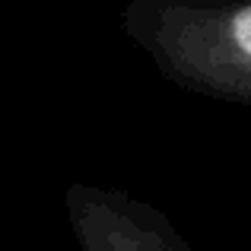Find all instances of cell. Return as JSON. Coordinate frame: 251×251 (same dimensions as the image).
I'll return each mask as SVG.
<instances>
[{"label":"cell","mask_w":251,"mask_h":251,"mask_svg":"<svg viewBox=\"0 0 251 251\" xmlns=\"http://www.w3.org/2000/svg\"><path fill=\"white\" fill-rule=\"evenodd\" d=\"M121 32L169 83L251 105V0H127Z\"/></svg>","instance_id":"6da1fadb"},{"label":"cell","mask_w":251,"mask_h":251,"mask_svg":"<svg viewBox=\"0 0 251 251\" xmlns=\"http://www.w3.org/2000/svg\"><path fill=\"white\" fill-rule=\"evenodd\" d=\"M64 210L80 251H197L159 207L130 191L74 181Z\"/></svg>","instance_id":"7a4b0ae2"}]
</instances>
